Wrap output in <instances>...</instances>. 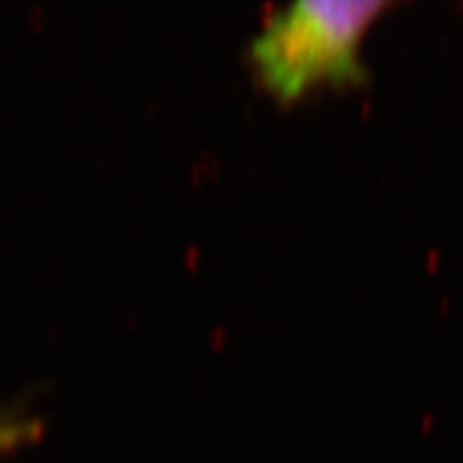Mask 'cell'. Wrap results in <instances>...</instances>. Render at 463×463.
I'll list each match as a JSON object with an SVG mask.
<instances>
[{
    "label": "cell",
    "mask_w": 463,
    "mask_h": 463,
    "mask_svg": "<svg viewBox=\"0 0 463 463\" xmlns=\"http://www.w3.org/2000/svg\"><path fill=\"white\" fill-rule=\"evenodd\" d=\"M45 437V421L25 411L0 410V456L25 450Z\"/></svg>",
    "instance_id": "2"
},
{
    "label": "cell",
    "mask_w": 463,
    "mask_h": 463,
    "mask_svg": "<svg viewBox=\"0 0 463 463\" xmlns=\"http://www.w3.org/2000/svg\"><path fill=\"white\" fill-rule=\"evenodd\" d=\"M383 0H301L274 12L250 47L255 76L280 103H294L318 85L365 78L361 41L388 8Z\"/></svg>",
    "instance_id": "1"
}]
</instances>
